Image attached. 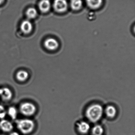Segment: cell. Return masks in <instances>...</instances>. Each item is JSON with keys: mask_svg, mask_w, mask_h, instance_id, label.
Here are the masks:
<instances>
[{"mask_svg": "<svg viewBox=\"0 0 135 135\" xmlns=\"http://www.w3.org/2000/svg\"><path fill=\"white\" fill-rule=\"evenodd\" d=\"M104 113V109L100 104L93 103L87 108L85 115L88 120L96 122L102 118Z\"/></svg>", "mask_w": 135, "mask_h": 135, "instance_id": "obj_1", "label": "cell"}, {"mask_svg": "<svg viewBox=\"0 0 135 135\" xmlns=\"http://www.w3.org/2000/svg\"><path fill=\"white\" fill-rule=\"evenodd\" d=\"M17 128L24 134L31 133L34 129L35 123L32 120L23 119L19 120L17 122Z\"/></svg>", "mask_w": 135, "mask_h": 135, "instance_id": "obj_2", "label": "cell"}, {"mask_svg": "<svg viewBox=\"0 0 135 135\" xmlns=\"http://www.w3.org/2000/svg\"><path fill=\"white\" fill-rule=\"evenodd\" d=\"M20 110L23 115L26 116H32L36 112V107L31 103H23L20 105Z\"/></svg>", "mask_w": 135, "mask_h": 135, "instance_id": "obj_3", "label": "cell"}, {"mask_svg": "<svg viewBox=\"0 0 135 135\" xmlns=\"http://www.w3.org/2000/svg\"><path fill=\"white\" fill-rule=\"evenodd\" d=\"M68 3L66 0H54L53 8L55 11L58 13H64L68 10Z\"/></svg>", "mask_w": 135, "mask_h": 135, "instance_id": "obj_4", "label": "cell"}, {"mask_svg": "<svg viewBox=\"0 0 135 135\" xmlns=\"http://www.w3.org/2000/svg\"><path fill=\"white\" fill-rule=\"evenodd\" d=\"M44 46L48 50L54 51L57 49L59 47V43L55 38H49L44 42Z\"/></svg>", "mask_w": 135, "mask_h": 135, "instance_id": "obj_5", "label": "cell"}, {"mask_svg": "<svg viewBox=\"0 0 135 135\" xmlns=\"http://www.w3.org/2000/svg\"><path fill=\"white\" fill-rule=\"evenodd\" d=\"M76 129L79 133L84 135L86 134L89 132L90 129V126L88 122L82 121L77 124Z\"/></svg>", "mask_w": 135, "mask_h": 135, "instance_id": "obj_6", "label": "cell"}, {"mask_svg": "<svg viewBox=\"0 0 135 135\" xmlns=\"http://www.w3.org/2000/svg\"><path fill=\"white\" fill-rule=\"evenodd\" d=\"M20 29L23 33L28 34L30 33L33 30V24L30 20H23L21 23Z\"/></svg>", "mask_w": 135, "mask_h": 135, "instance_id": "obj_7", "label": "cell"}, {"mask_svg": "<svg viewBox=\"0 0 135 135\" xmlns=\"http://www.w3.org/2000/svg\"><path fill=\"white\" fill-rule=\"evenodd\" d=\"M117 110L114 106L109 105L104 109V113L107 117L113 118L116 117L117 114Z\"/></svg>", "mask_w": 135, "mask_h": 135, "instance_id": "obj_8", "label": "cell"}, {"mask_svg": "<svg viewBox=\"0 0 135 135\" xmlns=\"http://www.w3.org/2000/svg\"><path fill=\"white\" fill-rule=\"evenodd\" d=\"M12 93L11 90L8 88H0V97L3 100L8 101L11 99Z\"/></svg>", "mask_w": 135, "mask_h": 135, "instance_id": "obj_9", "label": "cell"}, {"mask_svg": "<svg viewBox=\"0 0 135 135\" xmlns=\"http://www.w3.org/2000/svg\"><path fill=\"white\" fill-rule=\"evenodd\" d=\"M51 3L50 0H41L38 3V8L42 13H46L50 10Z\"/></svg>", "mask_w": 135, "mask_h": 135, "instance_id": "obj_10", "label": "cell"}, {"mask_svg": "<svg viewBox=\"0 0 135 135\" xmlns=\"http://www.w3.org/2000/svg\"><path fill=\"white\" fill-rule=\"evenodd\" d=\"M0 128L3 132H8L13 129V126L9 121L2 119L0 121Z\"/></svg>", "mask_w": 135, "mask_h": 135, "instance_id": "obj_11", "label": "cell"}, {"mask_svg": "<svg viewBox=\"0 0 135 135\" xmlns=\"http://www.w3.org/2000/svg\"><path fill=\"white\" fill-rule=\"evenodd\" d=\"M87 6L91 9H97L102 6L103 0H86Z\"/></svg>", "mask_w": 135, "mask_h": 135, "instance_id": "obj_12", "label": "cell"}, {"mask_svg": "<svg viewBox=\"0 0 135 135\" xmlns=\"http://www.w3.org/2000/svg\"><path fill=\"white\" fill-rule=\"evenodd\" d=\"M17 80L20 82L26 81L29 77V73L26 71L24 70H20L19 71L16 75Z\"/></svg>", "mask_w": 135, "mask_h": 135, "instance_id": "obj_13", "label": "cell"}, {"mask_svg": "<svg viewBox=\"0 0 135 135\" xmlns=\"http://www.w3.org/2000/svg\"><path fill=\"white\" fill-rule=\"evenodd\" d=\"M70 6L74 11H78L82 8L83 2L82 0H71Z\"/></svg>", "mask_w": 135, "mask_h": 135, "instance_id": "obj_14", "label": "cell"}, {"mask_svg": "<svg viewBox=\"0 0 135 135\" xmlns=\"http://www.w3.org/2000/svg\"><path fill=\"white\" fill-rule=\"evenodd\" d=\"M37 10L34 8L31 7L27 10L26 15L29 20L35 18L37 15Z\"/></svg>", "mask_w": 135, "mask_h": 135, "instance_id": "obj_15", "label": "cell"}, {"mask_svg": "<svg viewBox=\"0 0 135 135\" xmlns=\"http://www.w3.org/2000/svg\"><path fill=\"white\" fill-rule=\"evenodd\" d=\"M91 132L93 135H102L104 132V129L102 126L98 125L92 128Z\"/></svg>", "mask_w": 135, "mask_h": 135, "instance_id": "obj_16", "label": "cell"}, {"mask_svg": "<svg viewBox=\"0 0 135 135\" xmlns=\"http://www.w3.org/2000/svg\"><path fill=\"white\" fill-rule=\"evenodd\" d=\"M8 113L12 119H15L17 117L18 111L16 108L14 107H11L8 109Z\"/></svg>", "mask_w": 135, "mask_h": 135, "instance_id": "obj_17", "label": "cell"}, {"mask_svg": "<svg viewBox=\"0 0 135 135\" xmlns=\"http://www.w3.org/2000/svg\"><path fill=\"white\" fill-rule=\"evenodd\" d=\"M7 112L3 106L0 105V119H3L6 117Z\"/></svg>", "mask_w": 135, "mask_h": 135, "instance_id": "obj_18", "label": "cell"}, {"mask_svg": "<svg viewBox=\"0 0 135 135\" xmlns=\"http://www.w3.org/2000/svg\"><path fill=\"white\" fill-rule=\"evenodd\" d=\"M10 135H20L19 133H18L17 132H13L10 134Z\"/></svg>", "mask_w": 135, "mask_h": 135, "instance_id": "obj_19", "label": "cell"}, {"mask_svg": "<svg viewBox=\"0 0 135 135\" xmlns=\"http://www.w3.org/2000/svg\"><path fill=\"white\" fill-rule=\"evenodd\" d=\"M4 0H0V5L2 4L4 2Z\"/></svg>", "mask_w": 135, "mask_h": 135, "instance_id": "obj_20", "label": "cell"}]
</instances>
